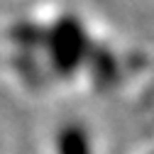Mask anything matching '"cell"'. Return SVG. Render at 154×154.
Returning <instances> with one entry per match:
<instances>
[{"label":"cell","mask_w":154,"mask_h":154,"mask_svg":"<svg viewBox=\"0 0 154 154\" xmlns=\"http://www.w3.org/2000/svg\"><path fill=\"white\" fill-rule=\"evenodd\" d=\"M61 154H88L86 149V137L76 130H69L61 137Z\"/></svg>","instance_id":"6da1fadb"}]
</instances>
